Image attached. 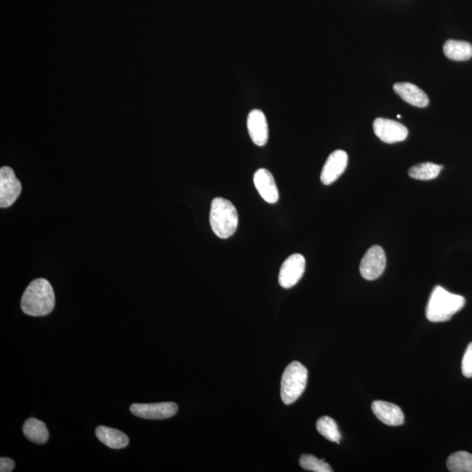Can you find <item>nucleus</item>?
Segmentation results:
<instances>
[{
	"mask_svg": "<svg viewBox=\"0 0 472 472\" xmlns=\"http://www.w3.org/2000/svg\"><path fill=\"white\" fill-rule=\"evenodd\" d=\"M254 184L265 202L275 204L279 200V192H278L276 181H275L272 173L267 169L257 170L254 175Z\"/></svg>",
	"mask_w": 472,
	"mask_h": 472,
	"instance_id": "obj_11",
	"label": "nucleus"
},
{
	"mask_svg": "<svg viewBox=\"0 0 472 472\" xmlns=\"http://www.w3.org/2000/svg\"><path fill=\"white\" fill-rule=\"evenodd\" d=\"M372 410L380 422L389 426H400L404 423L402 409L396 404L375 400L372 404Z\"/></svg>",
	"mask_w": 472,
	"mask_h": 472,
	"instance_id": "obj_13",
	"label": "nucleus"
},
{
	"mask_svg": "<svg viewBox=\"0 0 472 472\" xmlns=\"http://www.w3.org/2000/svg\"><path fill=\"white\" fill-rule=\"evenodd\" d=\"M443 168V165L425 162L412 166L407 173L410 178L418 179V181H431V179L437 178Z\"/></svg>",
	"mask_w": 472,
	"mask_h": 472,
	"instance_id": "obj_18",
	"label": "nucleus"
},
{
	"mask_svg": "<svg viewBox=\"0 0 472 472\" xmlns=\"http://www.w3.org/2000/svg\"><path fill=\"white\" fill-rule=\"evenodd\" d=\"M300 466L304 470L315 472H332L334 471L330 464H328L325 459L312 456V455L304 454L300 457Z\"/></svg>",
	"mask_w": 472,
	"mask_h": 472,
	"instance_id": "obj_21",
	"label": "nucleus"
},
{
	"mask_svg": "<svg viewBox=\"0 0 472 472\" xmlns=\"http://www.w3.org/2000/svg\"><path fill=\"white\" fill-rule=\"evenodd\" d=\"M464 304V297L437 286L430 295L426 308V317L431 322H446L461 311Z\"/></svg>",
	"mask_w": 472,
	"mask_h": 472,
	"instance_id": "obj_2",
	"label": "nucleus"
},
{
	"mask_svg": "<svg viewBox=\"0 0 472 472\" xmlns=\"http://www.w3.org/2000/svg\"><path fill=\"white\" fill-rule=\"evenodd\" d=\"M56 297L52 285L44 278L33 280L24 292L22 309L24 314L32 317H43L52 312Z\"/></svg>",
	"mask_w": 472,
	"mask_h": 472,
	"instance_id": "obj_1",
	"label": "nucleus"
},
{
	"mask_svg": "<svg viewBox=\"0 0 472 472\" xmlns=\"http://www.w3.org/2000/svg\"><path fill=\"white\" fill-rule=\"evenodd\" d=\"M209 219L213 233L222 239L229 238L238 227L236 206L229 200L220 197L213 200Z\"/></svg>",
	"mask_w": 472,
	"mask_h": 472,
	"instance_id": "obj_3",
	"label": "nucleus"
},
{
	"mask_svg": "<svg viewBox=\"0 0 472 472\" xmlns=\"http://www.w3.org/2000/svg\"><path fill=\"white\" fill-rule=\"evenodd\" d=\"M96 434L101 443L111 449H123L130 443L129 437L124 432L106 426L97 427Z\"/></svg>",
	"mask_w": 472,
	"mask_h": 472,
	"instance_id": "obj_15",
	"label": "nucleus"
},
{
	"mask_svg": "<svg viewBox=\"0 0 472 472\" xmlns=\"http://www.w3.org/2000/svg\"><path fill=\"white\" fill-rule=\"evenodd\" d=\"M247 130L254 145L263 146L267 144L269 138V127L266 117L263 111L253 110L247 115Z\"/></svg>",
	"mask_w": 472,
	"mask_h": 472,
	"instance_id": "obj_12",
	"label": "nucleus"
},
{
	"mask_svg": "<svg viewBox=\"0 0 472 472\" xmlns=\"http://www.w3.org/2000/svg\"><path fill=\"white\" fill-rule=\"evenodd\" d=\"M15 461L11 458L2 457L0 458V471L1 472H11L15 469Z\"/></svg>",
	"mask_w": 472,
	"mask_h": 472,
	"instance_id": "obj_23",
	"label": "nucleus"
},
{
	"mask_svg": "<svg viewBox=\"0 0 472 472\" xmlns=\"http://www.w3.org/2000/svg\"><path fill=\"white\" fill-rule=\"evenodd\" d=\"M305 271V259L300 254H294L288 257L282 265L279 284L284 288L295 286L303 277Z\"/></svg>",
	"mask_w": 472,
	"mask_h": 472,
	"instance_id": "obj_8",
	"label": "nucleus"
},
{
	"mask_svg": "<svg viewBox=\"0 0 472 472\" xmlns=\"http://www.w3.org/2000/svg\"><path fill=\"white\" fill-rule=\"evenodd\" d=\"M447 467L451 472H472V454L466 451L451 454L447 460Z\"/></svg>",
	"mask_w": 472,
	"mask_h": 472,
	"instance_id": "obj_19",
	"label": "nucleus"
},
{
	"mask_svg": "<svg viewBox=\"0 0 472 472\" xmlns=\"http://www.w3.org/2000/svg\"><path fill=\"white\" fill-rule=\"evenodd\" d=\"M462 372L466 378L472 377V342L468 345L462 361Z\"/></svg>",
	"mask_w": 472,
	"mask_h": 472,
	"instance_id": "obj_22",
	"label": "nucleus"
},
{
	"mask_svg": "<svg viewBox=\"0 0 472 472\" xmlns=\"http://www.w3.org/2000/svg\"><path fill=\"white\" fill-rule=\"evenodd\" d=\"M131 412L144 419H168L176 415L178 405L174 402L134 403L131 406Z\"/></svg>",
	"mask_w": 472,
	"mask_h": 472,
	"instance_id": "obj_7",
	"label": "nucleus"
},
{
	"mask_svg": "<svg viewBox=\"0 0 472 472\" xmlns=\"http://www.w3.org/2000/svg\"><path fill=\"white\" fill-rule=\"evenodd\" d=\"M348 164V155L345 151L332 152L322 169L320 179L323 184L329 186L337 181L345 172Z\"/></svg>",
	"mask_w": 472,
	"mask_h": 472,
	"instance_id": "obj_10",
	"label": "nucleus"
},
{
	"mask_svg": "<svg viewBox=\"0 0 472 472\" xmlns=\"http://www.w3.org/2000/svg\"><path fill=\"white\" fill-rule=\"evenodd\" d=\"M386 263V254L382 247L378 245L370 247L359 266L361 277L368 281L377 279L384 272Z\"/></svg>",
	"mask_w": 472,
	"mask_h": 472,
	"instance_id": "obj_5",
	"label": "nucleus"
},
{
	"mask_svg": "<svg viewBox=\"0 0 472 472\" xmlns=\"http://www.w3.org/2000/svg\"><path fill=\"white\" fill-rule=\"evenodd\" d=\"M308 371L300 362L293 361L284 370L281 382L282 400L291 405L300 398L307 388Z\"/></svg>",
	"mask_w": 472,
	"mask_h": 472,
	"instance_id": "obj_4",
	"label": "nucleus"
},
{
	"mask_svg": "<svg viewBox=\"0 0 472 472\" xmlns=\"http://www.w3.org/2000/svg\"><path fill=\"white\" fill-rule=\"evenodd\" d=\"M22 183L16 178L12 168L4 166L0 169V206L6 209L11 206L22 193Z\"/></svg>",
	"mask_w": 472,
	"mask_h": 472,
	"instance_id": "obj_6",
	"label": "nucleus"
},
{
	"mask_svg": "<svg viewBox=\"0 0 472 472\" xmlns=\"http://www.w3.org/2000/svg\"><path fill=\"white\" fill-rule=\"evenodd\" d=\"M443 53L450 60L464 62L472 57V45L462 40H447L443 45Z\"/></svg>",
	"mask_w": 472,
	"mask_h": 472,
	"instance_id": "obj_16",
	"label": "nucleus"
},
{
	"mask_svg": "<svg viewBox=\"0 0 472 472\" xmlns=\"http://www.w3.org/2000/svg\"><path fill=\"white\" fill-rule=\"evenodd\" d=\"M23 432L29 441L43 444L49 440V433L46 424L38 419L29 418L23 426Z\"/></svg>",
	"mask_w": 472,
	"mask_h": 472,
	"instance_id": "obj_17",
	"label": "nucleus"
},
{
	"mask_svg": "<svg viewBox=\"0 0 472 472\" xmlns=\"http://www.w3.org/2000/svg\"><path fill=\"white\" fill-rule=\"evenodd\" d=\"M317 430L318 433L327 440L337 443H341V432H339L337 423L331 417L323 416L319 418L317 422Z\"/></svg>",
	"mask_w": 472,
	"mask_h": 472,
	"instance_id": "obj_20",
	"label": "nucleus"
},
{
	"mask_svg": "<svg viewBox=\"0 0 472 472\" xmlns=\"http://www.w3.org/2000/svg\"><path fill=\"white\" fill-rule=\"evenodd\" d=\"M373 131L380 140L386 144L404 141L409 135L407 129L403 124L382 117L373 122Z\"/></svg>",
	"mask_w": 472,
	"mask_h": 472,
	"instance_id": "obj_9",
	"label": "nucleus"
},
{
	"mask_svg": "<svg viewBox=\"0 0 472 472\" xmlns=\"http://www.w3.org/2000/svg\"><path fill=\"white\" fill-rule=\"evenodd\" d=\"M393 90L406 103L419 108H425L430 100L424 91L410 83H398L393 85Z\"/></svg>",
	"mask_w": 472,
	"mask_h": 472,
	"instance_id": "obj_14",
	"label": "nucleus"
}]
</instances>
